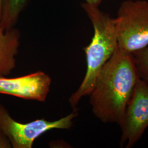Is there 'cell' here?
Segmentation results:
<instances>
[{
	"mask_svg": "<svg viewBox=\"0 0 148 148\" xmlns=\"http://www.w3.org/2000/svg\"><path fill=\"white\" fill-rule=\"evenodd\" d=\"M139 78L133 53L117 46L102 68L90 95L95 116L103 122L120 126Z\"/></svg>",
	"mask_w": 148,
	"mask_h": 148,
	"instance_id": "1",
	"label": "cell"
},
{
	"mask_svg": "<svg viewBox=\"0 0 148 148\" xmlns=\"http://www.w3.org/2000/svg\"><path fill=\"white\" fill-rule=\"evenodd\" d=\"M81 6L93 25L94 35L90 44L84 48L87 62L84 79L69 98L70 106L75 110L77 109L76 106L84 97L90 95L102 68L118 46L115 18L101 11L99 5L84 2Z\"/></svg>",
	"mask_w": 148,
	"mask_h": 148,
	"instance_id": "2",
	"label": "cell"
},
{
	"mask_svg": "<svg viewBox=\"0 0 148 148\" xmlns=\"http://www.w3.org/2000/svg\"><path fill=\"white\" fill-rule=\"evenodd\" d=\"M115 22L118 47L133 53L148 46V1L123 2Z\"/></svg>",
	"mask_w": 148,
	"mask_h": 148,
	"instance_id": "3",
	"label": "cell"
},
{
	"mask_svg": "<svg viewBox=\"0 0 148 148\" xmlns=\"http://www.w3.org/2000/svg\"><path fill=\"white\" fill-rule=\"evenodd\" d=\"M78 116V110L58 120L44 119L21 123L13 119L5 107L0 103V130L8 138L13 148H32L34 141L43 133L54 129H70Z\"/></svg>",
	"mask_w": 148,
	"mask_h": 148,
	"instance_id": "4",
	"label": "cell"
},
{
	"mask_svg": "<svg viewBox=\"0 0 148 148\" xmlns=\"http://www.w3.org/2000/svg\"><path fill=\"white\" fill-rule=\"evenodd\" d=\"M120 146L132 148L148 127V83L139 78L129 101L121 125Z\"/></svg>",
	"mask_w": 148,
	"mask_h": 148,
	"instance_id": "5",
	"label": "cell"
},
{
	"mask_svg": "<svg viewBox=\"0 0 148 148\" xmlns=\"http://www.w3.org/2000/svg\"><path fill=\"white\" fill-rule=\"evenodd\" d=\"M51 82L50 76L41 71L14 78L0 76V94L44 102Z\"/></svg>",
	"mask_w": 148,
	"mask_h": 148,
	"instance_id": "6",
	"label": "cell"
},
{
	"mask_svg": "<svg viewBox=\"0 0 148 148\" xmlns=\"http://www.w3.org/2000/svg\"><path fill=\"white\" fill-rule=\"evenodd\" d=\"M21 37L18 29L5 30L0 22V76H7L16 68Z\"/></svg>",
	"mask_w": 148,
	"mask_h": 148,
	"instance_id": "7",
	"label": "cell"
},
{
	"mask_svg": "<svg viewBox=\"0 0 148 148\" xmlns=\"http://www.w3.org/2000/svg\"><path fill=\"white\" fill-rule=\"evenodd\" d=\"M28 0H2L0 22L5 30L14 27Z\"/></svg>",
	"mask_w": 148,
	"mask_h": 148,
	"instance_id": "8",
	"label": "cell"
},
{
	"mask_svg": "<svg viewBox=\"0 0 148 148\" xmlns=\"http://www.w3.org/2000/svg\"><path fill=\"white\" fill-rule=\"evenodd\" d=\"M133 55L140 78L148 83V46Z\"/></svg>",
	"mask_w": 148,
	"mask_h": 148,
	"instance_id": "9",
	"label": "cell"
},
{
	"mask_svg": "<svg viewBox=\"0 0 148 148\" xmlns=\"http://www.w3.org/2000/svg\"><path fill=\"white\" fill-rule=\"evenodd\" d=\"M0 148H12L11 142L4 133L0 130Z\"/></svg>",
	"mask_w": 148,
	"mask_h": 148,
	"instance_id": "10",
	"label": "cell"
},
{
	"mask_svg": "<svg viewBox=\"0 0 148 148\" xmlns=\"http://www.w3.org/2000/svg\"><path fill=\"white\" fill-rule=\"evenodd\" d=\"M85 2H87L88 3L96 5H99L103 0H85Z\"/></svg>",
	"mask_w": 148,
	"mask_h": 148,
	"instance_id": "11",
	"label": "cell"
},
{
	"mask_svg": "<svg viewBox=\"0 0 148 148\" xmlns=\"http://www.w3.org/2000/svg\"><path fill=\"white\" fill-rule=\"evenodd\" d=\"M2 0H0V21L1 19V13H2Z\"/></svg>",
	"mask_w": 148,
	"mask_h": 148,
	"instance_id": "12",
	"label": "cell"
}]
</instances>
